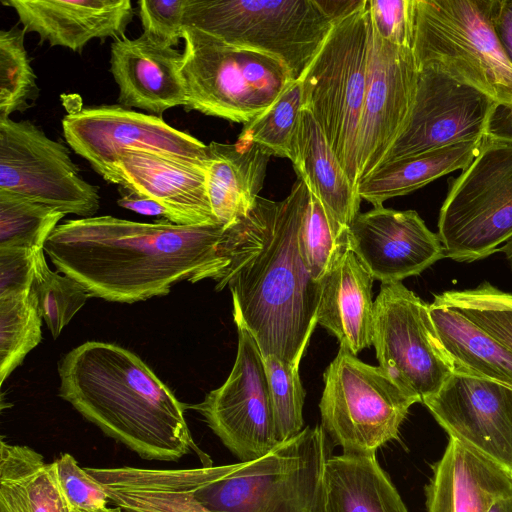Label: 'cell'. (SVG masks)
Segmentation results:
<instances>
[{
    "label": "cell",
    "mask_w": 512,
    "mask_h": 512,
    "mask_svg": "<svg viewBox=\"0 0 512 512\" xmlns=\"http://www.w3.org/2000/svg\"><path fill=\"white\" fill-rule=\"evenodd\" d=\"M291 162L298 178L319 198L331 216L349 228L360 213L361 198L307 108L301 111Z\"/></svg>",
    "instance_id": "obj_25"
},
{
    "label": "cell",
    "mask_w": 512,
    "mask_h": 512,
    "mask_svg": "<svg viewBox=\"0 0 512 512\" xmlns=\"http://www.w3.org/2000/svg\"><path fill=\"white\" fill-rule=\"evenodd\" d=\"M65 215L52 207L0 191V248L44 249Z\"/></svg>",
    "instance_id": "obj_34"
},
{
    "label": "cell",
    "mask_w": 512,
    "mask_h": 512,
    "mask_svg": "<svg viewBox=\"0 0 512 512\" xmlns=\"http://www.w3.org/2000/svg\"><path fill=\"white\" fill-rule=\"evenodd\" d=\"M207 146L208 198L218 222L228 227L255 207L272 155L254 142L238 139L234 144L213 141Z\"/></svg>",
    "instance_id": "obj_24"
},
{
    "label": "cell",
    "mask_w": 512,
    "mask_h": 512,
    "mask_svg": "<svg viewBox=\"0 0 512 512\" xmlns=\"http://www.w3.org/2000/svg\"><path fill=\"white\" fill-rule=\"evenodd\" d=\"M181 73L186 111L246 124L264 113L294 81L279 59L226 44L185 27Z\"/></svg>",
    "instance_id": "obj_7"
},
{
    "label": "cell",
    "mask_w": 512,
    "mask_h": 512,
    "mask_svg": "<svg viewBox=\"0 0 512 512\" xmlns=\"http://www.w3.org/2000/svg\"><path fill=\"white\" fill-rule=\"evenodd\" d=\"M417 78L412 49L383 40L371 25L367 85L357 137L358 183L380 165L403 129Z\"/></svg>",
    "instance_id": "obj_16"
},
{
    "label": "cell",
    "mask_w": 512,
    "mask_h": 512,
    "mask_svg": "<svg viewBox=\"0 0 512 512\" xmlns=\"http://www.w3.org/2000/svg\"><path fill=\"white\" fill-rule=\"evenodd\" d=\"M488 512H512V494L497 499Z\"/></svg>",
    "instance_id": "obj_46"
},
{
    "label": "cell",
    "mask_w": 512,
    "mask_h": 512,
    "mask_svg": "<svg viewBox=\"0 0 512 512\" xmlns=\"http://www.w3.org/2000/svg\"><path fill=\"white\" fill-rule=\"evenodd\" d=\"M85 469L101 484L109 499L126 512H210L195 499L176 469Z\"/></svg>",
    "instance_id": "obj_28"
},
{
    "label": "cell",
    "mask_w": 512,
    "mask_h": 512,
    "mask_svg": "<svg viewBox=\"0 0 512 512\" xmlns=\"http://www.w3.org/2000/svg\"><path fill=\"white\" fill-rule=\"evenodd\" d=\"M497 108L484 93L436 67H419L408 119L380 165L457 143L486 140Z\"/></svg>",
    "instance_id": "obj_15"
},
{
    "label": "cell",
    "mask_w": 512,
    "mask_h": 512,
    "mask_svg": "<svg viewBox=\"0 0 512 512\" xmlns=\"http://www.w3.org/2000/svg\"><path fill=\"white\" fill-rule=\"evenodd\" d=\"M31 292L54 339L91 297L79 282L48 267L44 249L36 252Z\"/></svg>",
    "instance_id": "obj_36"
},
{
    "label": "cell",
    "mask_w": 512,
    "mask_h": 512,
    "mask_svg": "<svg viewBox=\"0 0 512 512\" xmlns=\"http://www.w3.org/2000/svg\"><path fill=\"white\" fill-rule=\"evenodd\" d=\"M500 251H502L505 255V258L511 268L512 271V238L508 240L501 248Z\"/></svg>",
    "instance_id": "obj_47"
},
{
    "label": "cell",
    "mask_w": 512,
    "mask_h": 512,
    "mask_svg": "<svg viewBox=\"0 0 512 512\" xmlns=\"http://www.w3.org/2000/svg\"><path fill=\"white\" fill-rule=\"evenodd\" d=\"M370 35L368 0H364L334 23L300 78L303 108L310 110L356 187L357 137L367 85Z\"/></svg>",
    "instance_id": "obj_6"
},
{
    "label": "cell",
    "mask_w": 512,
    "mask_h": 512,
    "mask_svg": "<svg viewBox=\"0 0 512 512\" xmlns=\"http://www.w3.org/2000/svg\"><path fill=\"white\" fill-rule=\"evenodd\" d=\"M0 480H19L31 512H75L67 500L53 463L34 449L1 440Z\"/></svg>",
    "instance_id": "obj_30"
},
{
    "label": "cell",
    "mask_w": 512,
    "mask_h": 512,
    "mask_svg": "<svg viewBox=\"0 0 512 512\" xmlns=\"http://www.w3.org/2000/svg\"><path fill=\"white\" fill-rule=\"evenodd\" d=\"M38 250L0 248V297L28 294Z\"/></svg>",
    "instance_id": "obj_42"
},
{
    "label": "cell",
    "mask_w": 512,
    "mask_h": 512,
    "mask_svg": "<svg viewBox=\"0 0 512 512\" xmlns=\"http://www.w3.org/2000/svg\"><path fill=\"white\" fill-rule=\"evenodd\" d=\"M263 359L276 430L283 442L303 430L305 390L299 375L300 361L289 363L276 356Z\"/></svg>",
    "instance_id": "obj_38"
},
{
    "label": "cell",
    "mask_w": 512,
    "mask_h": 512,
    "mask_svg": "<svg viewBox=\"0 0 512 512\" xmlns=\"http://www.w3.org/2000/svg\"><path fill=\"white\" fill-rule=\"evenodd\" d=\"M438 236L458 262L483 259L512 238V143L484 141L450 187Z\"/></svg>",
    "instance_id": "obj_9"
},
{
    "label": "cell",
    "mask_w": 512,
    "mask_h": 512,
    "mask_svg": "<svg viewBox=\"0 0 512 512\" xmlns=\"http://www.w3.org/2000/svg\"><path fill=\"white\" fill-rule=\"evenodd\" d=\"M323 378L322 427L343 453H376L398 438L409 408L420 402L380 366L362 362L341 345Z\"/></svg>",
    "instance_id": "obj_10"
},
{
    "label": "cell",
    "mask_w": 512,
    "mask_h": 512,
    "mask_svg": "<svg viewBox=\"0 0 512 512\" xmlns=\"http://www.w3.org/2000/svg\"><path fill=\"white\" fill-rule=\"evenodd\" d=\"M349 228L340 225L307 187L299 230V247L303 261L318 282L348 248Z\"/></svg>",
    "instance_id": "obj_31"
},
{
    "label": "cell",
    "mask_w": 512,
    "mask_h": 512,
    "mask_svg": "<svg viewBox=\"0 0 512 512\" xmlns=\"http://www.w3.org/2000/svg\"><path fill=\"white\" fill-rule=\"evenodd\" d=\"M59 395L107 436L141 458L176 461L196 452L185 405L136 354L116 344L88 341L58 364Z\"/></svg>",
    "instance_id": "obj_3"
},
{
    "label": "cell",
    "mask_w": 512,
    "mask_h": 512,
    "mask_svg": "<svg viewBox=\"0 0 512 512\" xmlns=\"http://www.w3.org/2000/svg\"><path fill=\"white\" fill-rule=\"evenodd\" d=\"M350 249L381 283L401 282L445 258L438 234L414 210L383 206L359 213L348 230Z\"/></svg>",
    "instance_id": "obj_18"
},
{
    "label": "cell",
    "mask_w": 512,
    "mask_h": 512,
    "mask_svg": "<svg viewBox=\"0 0 512 512\" xmlns=\"http://www.w3.org/2000/svg\"><path fill=\"white\" fill-rule=\"evenodd\" d=\"M64 138L104 180L111 183L114 165L126 150H146L207 165L208 146L168 125L161 117L121 105L87 107L62 119Z\"/></svg>",
    "instance_id": "obj_14"
},
{
    "label": "cell",
    "mask_w": 512,
    "mask_h": 512,
    "mask_svg": "<svg viewBox=\"0 0 512 512\" xmlns=\"http://www.w3.org/2000/svg\"><path fill=\"white\" fill-rule=\"evenodd\" d=\"M18 15L26 32L39 35L51 47L81 53L94 38L125 36L132 21L130 0H2Z\"/></svg>",
    "instance_id": "obj_21"
},
{
    "label": "cell",
    "mask_w": 512,
    "mask_h": 512,
    "mask_svg": "<svg viewBox=\"0 0 512 512\" xmlns=\"http://www.w3.org/2000/svg\"><path fill=\"white\" fill-rule=\"evenodd\" d=\"M510 494V470L449 438L425 486L426 512H488L497 499Z\"/></svg>",
    "instance_id": "obj_22"
},
{
    "label": "cell",
    "mask_w": 512,
    "mask_h": 512,
    "mask_svg": "<svg viewBox=\"0 0 512 512\" xmlns=\"http://www.w3.org/2000/svg\"><path fill=\"white\" fill-rule=\"evenodd\" d=\"M0 512H31L19 480H0Z\"/></svg>",
    "instance_id": "obj_45"
},
{
    "label": "cell",
    "mask_w": 512,
    "mask_h": 512,
    "mask_svg": "<svg viewBox=\"0 0 512 512\" xmlns=\"http://www.w3.org/2000/svg\"><path fill=\"white\" fill-rule=\"evenodd\" d=\"M236 359L230 375L204 400L191 406L240 462L258 459L279 440L263 355L240 322Z\"/></svg>",
    "instance_id": "obj_13"
},
{
    "label": "cell",
    "mask_w": 512,
    "mask_h": 512,
    "mask_svg": "<svg viewBox=\"0 0 512 512\" xmlns=\"http://www.w3.org/2000/svg\"><path fill=\"white\" fill-rule=\"evenodd\" d=\"M436 333L454 372L512 387V351L457 310L439 300L428 305Z\"/></svg>",
    "instance_id": "obj_27"
},
{
    "label": "cell",
    "mask_w": 512,
    "mask_h": 512,
    "mask_svg": "<svg viewBox=\"0 0 512 512\" xmlns=\"http://www.w3.org/2000/svg\"><path fill=\"white\" fill-rule=\"evenodd\" d=\"M206 166L146 150H126L114 165L111 183L159 203L174 224H218L208 198Z\"/></svg>",
    "instance_id": "obj_19"
},
{
    "label": "cell",
    "mask_w": 512,
    "mask_h": 512,
    "mask_svg": "<svg viewBox=\"0 0 512 512\" xmlns=\"http://www.w3.org/2000/svg\"><path fill=\"white\" fill-rule=\"evenodd\" d=\"M373 280L349 246L320 280L317 324L356 356L373 342Z\"/></svg>",
    "instance_id": "obj_23"
},
{
    "label": "cell",
    "mask_w": 512,
    "mask_h": 512,
    "mask_svg": "<svg viewBox=\"0 0 512 512\" xmlns=\"http://www.w3.org/2000/svg\"><path fill=\"white\" fill-rule=\"evenodd\" d=\"M372 344L379 366L420 402L454 373L428 304L401 282L381 283L374 300Z\"/></svg>",
    "instance_id": "obj_11"
},
{
    "label": "cell",
    "mask_w": 512,
    "mask_h": 512,
    "mask_svg": "<svg viewBox=\"0 0 512 512\" xmlns=\"http://www.w3.org/2000/svg\"><path fill=\"white\" fill-rule=\"evenodd\" d=\"M303 109L300 79L294 80L264 113L244 124L238 140L254 142L272 156H294V145Z\"/></svg>",
    "instance_id": "obj_33"
},
{
    "label": "cell",
    "mask_w": 512,
    "mask_h": 512,
    "mask_svg": "<svg viewBox=\"0 0 512 512\" xmlns=\"http://www.w3.org/2000/svg\"><path fill=\"white\" fill-rule=\"evenodd\" d=\"M75 512H123V510L120 507L117 508H103L95 511H81V510H75Z\"/></svg>",
    "instance_id": "obj_48"
},
{
    "label": "cell",
    "mask_w": 512,
    "mask_h": 512,
    "mask_svg": "<svg viewBox=\"0 0 512 512\" xmlns=\"http://www.w3.org/2000/svg\"><path fill=\"white\" fill-rule=\"evenodd\" d=\"M327 459L326 433L318 425L252 461L176 472L210 512H323Z\"/></svg>",
    "instance_id": "obj_4"
},
{
    "label": "cell",
    "mask_w": 512,
    "mask_h": 512,
    "mask_svg": "<svg viewBox=\"0 0 512 512\" xmlns=\"http://www.w3.org/2000/svg\"><path fill=\"white\" fill-rule=\"evenodd\" d=\"M25 32L18 27L0 31V119L25 111L39 96L24 45Z\"/></svg>",
    "instance_id": "obj_35"
},
{
    "label": "cell",
    "mask_w": 512,
    "mask_h": 512,
    "mask_svg": "<svg viewBox=\"0 0 512 512\" xmlns=\"http://www.w3.org/2000/svg\"><path fill=\"white\" fill-rule=\"evenodd\" d=\"M42 317L31 292L0 297V381L18 367L42 339Z\"/></svg>",
    "instance_id": "obj_32"
},
{
    "label": "cell",
    "mask_w": 512,
    "mask_h": 512,
    "mask_svg": "<svg viewBox=\"0 0 512 512\" xmlns=\"http://www.w3.org/2000/svg\"><path fill=\"white\" fill-rule=\"evenodd\" d=\"M182 54L144 35L111 43L110 71L119 88V105L161 115L186 105Z\"/></svg>",
    "instance_id": "obj_20"
},
{
    "label": "cell",
    "mask_w": 512,
    "mask_h": 512,
    "mask_svg": "<svg viewBox=\"0 0 512 512\" xmlns=\"http://www.w3.org/2000/svg\"><path fill=\"white\" fill-rule=\"evenodd\" d=\"M491 19L500 43L512 61V0H491Z\"/></svg>",
    "instance_id": "obj_43"
},
{
    "label": "cell",
    "mask_w": 512,
    "mask_h": 512,
    "mask_svg": "<svg viewBox=\"0 0 512 512\" xmlns=\"http://www.w3.org/2000/svg\"><path fill=\"white\" fill-rule=\"evenodd\" d=\"M225 230L220 223L188 226L93 216L59 224L44 251L91 297L134 303L167 295L181 281L219 282L230 262Z\"/></svg>",
    "instance_id": "obj_1"
},
{
    "label": "cell",
    "mask_w": 512,
    "mask_h": 512,
    "mask_svg": "<svg viewBox=\"0 0 512 512\" xmlns=\"http://www.w3.org/2000/svg\"><path fill=\"white\" fill-rule=\"evenodd\" d=\"M368 9L371 25L379 37L412 49L415 0H368Z\"/></svg>",
    "instance_id": "obj_41"
},
{
    "label": "cell",
    "mask_w": 512,
    "mask_h": 512,
    "mask_svg": "<svg viewBox=\"0 0 512 512\" xmlns=\"http://www.w3.org/2000/svg\"><path fill=\"white\" fill-rule=\"evenodd\" d=\"M59 484L75 510L95 511L107 507L110 500L101 484L69 453L52 462Z\"/></svg>",
    "instance_id": "obj_39"
},
{
    "label": "cell",
    "mask_w": 512,
    "mask_h": 512,
    "mask_svg": "<svg viewBox=\"0 0 512 512\" xmlns=\"http://www.w3.org/2000/svg\"><path fill=\"white\" fill-rule=\"evenodd\" d=\"M484 141L457 143L385 162L359 181L357 193L373 207L383 206L390 198L409 194L450 172L465 169Z\"/></svg>",
    "instance_id": "obj_29"
},
{
    "label": "cell",
    "mask_w": 512,
    "mask_h": 512,
    "mask_svg": "<svg viewBox=\"0 0 512 512\" xmlns=\"http://www.w3.org/2000/svg\"><path fill=\"white\" fill-rule=\"evenodd\" d=\"M118 191L120 193V197L117 200L119 206L138 214L145 216H156L161 218V220H167L171 222L170 213L159 203L149 198L140 196L121 186H119Z\"/></svg>",
    "instance_id": "obj_44"
},
{
    "label": "cell",
    "mask_w": 512,
    "mask_h": 512,
    "mask_svg": "<svg viewBox=\"0 0 512 512\" xmlns=\"http://www.w3.org/2000/svg\"><path fill=\"white\" fill-rule=\"evenodd\" d=\"M0 191L82 218L100 205L99 188L81 177L68 147L27 120L0 119Z\"/></svg>",
    "instance_id": "obj_12"
},
{
    "label": "cell",
    "mask_w": 512,
    "mask_h": 512,
    "mask_svg": "<svg viewBox=\"0 0 512 512\" xmlns=\"http://www.w3.org/2000/svg\"><path fill=\"white\" fill-rule=\"evenodd\" d=\"M323 512L409 511L376 453H342L325 463Z\"/></svg>",
    "instance_id": "obj_26"
},
{
    "label": "cell",
    "mask_w": 512,
    "mask_h": 512,
    "mask_svg": "<svg viewBox=\"0 0 512 512\" xmlns=\"http://www.w3.org/2000/svg\"><path fill=\"white\" fill-rule=\"evenodd\" d=\"M422 403L449 438L512 472V387L454 372Z\"/></svg>",
    "instance_id": "obj_17"
},
{
    "label": "cell",
    "mask_w": 512,
    "mask_h": 512,
    "mask_svg": "<svg viewBox=\"0 0 512 512\" xmlns=\"http://www.w3.org/2000/svg\"><path fill=\"white\" fill-rule=\"evenodd\" d=\"M307 186L297 179L282 201L259 197L252 211L226 227L229 265L217 290L228 286L234 322L255 338L263 358L301 362L317 324L320 282L300 252Z\"/></svg>",
    "instance_id": "obj_2"
},
{
    "label": "cell",
    "mask_w": 512,
    "mask_h": 512,
    "mask_svg": "<svg viewBox=\"0 0 512 512\" xmlns=\"http://www.w3.org/2000/svg\"><path fill=\"white\" fill-rule=\"evenodd\" d=\"M186 0H141L138 2L143 33L149 40L165 46L183 39Z\"/></svg>",
    "instance_id": "obj_40"
},
{
    "label": "cell",
    "mask_w": 512,
    "mask_h": 512,
    "mask_svg": "<svg viewBox=\"0 0 512 512\" xmlns=\"http://www.w3.org/2000/svg\"><path fill=\"white\" fill-rule=\"evenodd\" d=\"M437 300L465 315L512 351V294L490 283L473 289L450 290Z\"/></svg>",
    "instance_id": "obj_37"
},
{
    "label": "cell",
    "mask_w": 512,
    "mask_h": 512,
    "mask_svg": "<svg viewBox=\"0 0 512 512\" xmlns=\"http://www.w3.org/2000/svg\"><path fill=\"white\" fill-rule=\"evenodd\" d=\"M335 21L319 0H186L184 28L282 61L299 80Z\"/></svg>",
    "instance_id": "obj_8"
},
{
    "label": "cell",
    "mask_w": 512,
    "mask_h": 512,
    "mask_svg": "<svg viewBox=\"0 0 512 512\" xmlns=\"http://www.w3.org/2000/svg\"><path fill=\"white\" fill-rule=\"evenodd\" d=\"M412 51L498 106L487 141L512 143V61L495 32L491 0H415Z\"/></svg>",
    "instance_id": "obj_5"
}]
</instances>
